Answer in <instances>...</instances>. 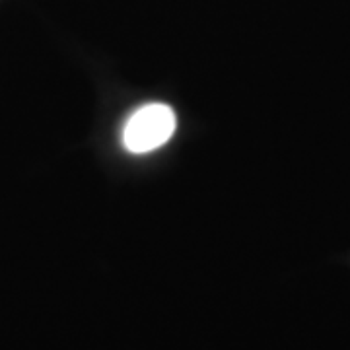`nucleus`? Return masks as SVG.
Masks as SVG:
<instances>
[{"instance_id":"1","label":"nucleus","mask_w":350,"mask_h":350,"mask_svg":"<svg viewBox=\"0 0 350 350\" xmlns=\"http://www.w3.org/2000/svg\"><path fill=\"white\" fill-rule=\"evenodd\" d=\"M175 133V113L165 103H148L131 115L123 131L129 152L144 154L165 144Z\"/></svg>"}]
</instances>
